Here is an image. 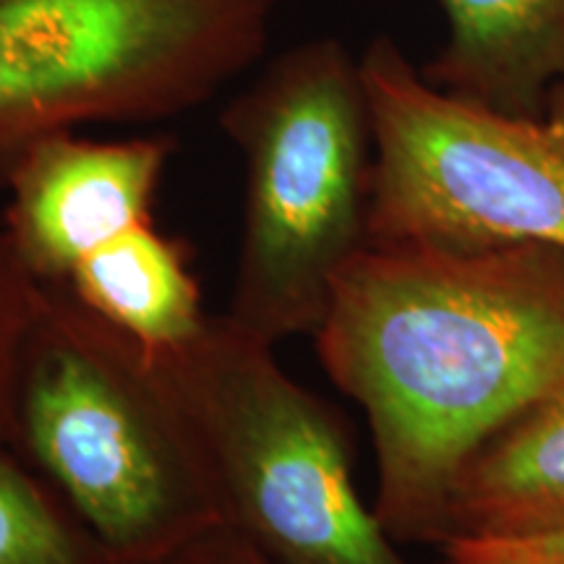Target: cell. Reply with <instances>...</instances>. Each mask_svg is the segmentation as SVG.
Listing matches in <instances>:
<instances>
[{
	"instance_id": "9c48e42d",
	"label": "cell",
	"mask_w": 564,
	"mask_h": 564,
	"mask_svg": "<svg viewBox=\"0 0 564 564\" xmlns=\"http://www.w3.org/2000/svg\"><path fill=\"white\" fill-rule=\"evenodd\" d=\"M564 533V390L494 434L447 499L444 544Z\"/></svg>"
},
{
	"instance_id": "6da1fadb",
	"label": "cell",
	"mask_w": 564,
	"mask_h": 564,
	"mask_svg": "<svg viewBox=\"0 0 564 564\" xmlns=\"http://www.w3.org/2000/svg\"><path fill=\"white\" fill-rule=\"evenodd\" d=\"M314 337L369 421L379 523L442 549L463 465L564 390V249L364 246Z\"/></svg>"
},
{
	"instance_id": "7a4b0ae2",
	"label": "cell",
	"mask_w": 564,
	"mask_h": 564,
	"mask_svg": "<svg viewBox=\"0 0 564 564\" xmlns=\"http://www.w3.org/2000/svg\"><path fill=\"white\" fill-rule=\"evenodd\" d=\"M11 447L126 562L225 525L207 449L147 345L58 288L40 285L21 343Z\"/></svg>"
},
{
	"instance_id": "277c9868",
	"label": "cell",
	"mask_w": 564,
	"mask_h": 564,
	"mask_svg": "<svg viewBox=\"0 0 564 564\" xmlns=\"http://www.w3.org/2000/svg\"><path fill=\"white\" fill-rule=\"evenodd\" d=\"M147 350L207 449L225 525L267 564H408L356 489L345 419L270 343L223 314Z\"/></svg>"
},
{
	"instance_id": "8992f818",
	"label": "cell",
	"mask_w": 564,
	"mask_h": 564,
	"mask_svg": "<svg viewBox=\"0 0 564 564\" xmlns=\"http://www.w3.org/2000/svg\"><path fill=\"white\" fill-rule=\"evenodd\" d=\"M373 129L369 243L564 249V84L541 116L434 87L392 37L361 55Z\"/></svg>"
},
{
	"instance_id": "9a60e30c",
	"label": "cell",
	"mask_w": 564,
	"mask_h": 564,
	"mask_svg": "<svg viewBox=\"0 0 564 564\" xmlns=\"http://www.w3.org/2000/svg\"><path fill=\"white\" fill-rule=\"evenodd\" d=\"M440 564H476V562L460 560V556H455V554H444V560Z\"/></svg>"
},
{
	"instance_id": "7c38bea8",
	"label": "cell",
	"mask_w": 564,
	"mask_h": 564,
	"mask_svg": "<svg viewBox=\"0 0 564 564\" xmlns=\"http://www.w3.org/2000/svg\"><path fill=\"white\" fill-rule=\"evenodd\" d=\"M40 285L30 278L24 264L6 236L0 223V447H11L13 384H17L19 352L37 306Z\"/></svg>"
},
{
	"instance_id": "8fae6325",
	"label": "cell",
	"mask_w": 564,
	"mask_h": 564,
	"mask_svg": "<svg viewBox=\"0 0 564 564\" xmlns=\"http://www.w3.org/2000/svg\"><path fill=\"white\" fill-rule=\"evenodd\" d=\"M0 564H129L68 510L40 474L0 447Z\"/></svg>"
},
{
	"instance_id": "30bf717a",
	"label": "cell",
	"mask_w": 564,
	"mask_h": 564,
	"mask_svg": "<svg viewBox=\"0 0 564 564\" xmlns=\"http://www.w3.org/2000/svg\"><path fill=\"white\" fill-rule=\"evenodd\" d=\"M58 291L147 348L188 340L207 322L186 249L154 223L91 253Z\"/></svg>"
},
{
	"instance_id": "3957f363",
	"label": "cell",
	"mask_w": 564,
	"mask_h": 564,
	"mask_svg": "<svg viewBox=\"0 0 564 564\" xmlns=\"http://www.w3.org/2000/svg\"><path fill=\"white\" fill-rule=\"evenodd\" d=\"M246 162L228 319L274 345L316 335L343 267L369 243L373 129L361 58L337 37L267 61L220 112Z\"/></svg>"
},
{
	"instance_id": "5bb4252c",
	"label": "cell",
	"mask_w": 564,
	"mask_h": 564,
	"mask_svg": "<svg viewBox=\"0 0 564 564\" xmlns=\"http://www.w3.org/2000/svg\"><path fill=\"white\" fill-rule=\"evenodd\" d=\"M129 564H267L246 541L228 525H217L212 531L196 535L186 544L171 552L152 556V560Z\"/></svg>"
},
{
	"instance_id": "ba28073f",
	"label": "cell",
	"mask_w": 564,
	"mask_h": 564,
	"mask_svg": "<svg viewBox=\"0 0 564 564\" xmlns=\"http://www.w3.org/2000/svg\"><path fill=\"white\" fill-rule=\"evenodd\" d=\"M447 40L421 74L460 100L541 116L564 84V0H440Z\"/></svg>"
},
{
	"instance_id": "5b68a950",
	"label": "cell",
	"mask_w": 564,
	"mask_h": 564,
	"mask_svg": "<svg viewBox=\"0 0 564 564\" xmlns=\"http://www.w3.org/2000/svg\"><path fill=\"white\" fill-rule=\"evenodd\" d=\"M278 0H0V186L34 141L183 116L264 61Z\"/></svg>"
},
{
	"instance_id": "4fadbf2b",
	"label": "cell",
	"mask_w": 564,
	"mask_h": 564,
	"mask_svg": "<svg viewBox=\"0 0 564 564\" xmlns=\"http://www.w3.org/2000/svg\"><path fill=\"white\" fill-rule=\"evenodd\" d=\"M442 554H455L476 564H564V533L535 539L453 541Z\"/></svg>"
},
{
	"instance_id": "52a82bcc",
	"label": "cell",
	"mask_w": 564,
	"mask_h": 564,
	"mask_svg": "<svg viewBox=\"0 0 564 564\" xmlns=\"http://www.w3.org/2000/svg\"><path fill=\"white\" fill-rule=\"evenodd\" d=\"M175 141H97L61 131L34 141L3 186V230L19 262L42 288H63L95 251L152 223V204Z\"/></svg>"
}]
</instances>
